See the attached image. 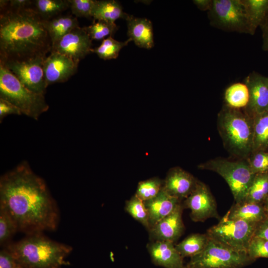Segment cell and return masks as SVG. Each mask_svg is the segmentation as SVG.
I'll return each instance as SVG.
<instances>
[{
	"mask_svg": "<svg viewBox=\"0 0 268 268\" xmlns=\"http://www.w3.org/2000/svg\"><path fill=\"white\" fill-rule=\"evenodd\" d=\"M0 208L26 235L54 231L59 222L58 206L46 184L25 161L0 177Z\"/></svg>",
	"mask_w": 268,
	"mask_h": 268,
	"instance_id": "6da1fadb",
	"label": "cell"
},
{
	"mask_svg": "<svg viewBox=\"0 0 268 268\" xmlns=\"http://www.w3.org/2000/svg\"><path fill=\"white\" fill-rule=\"evenodd\" d=\"M0 11V62L47 57L52 43L32 7Z\"/></svg>",
	"mask_w": 268,
	"mask_h": 268,
	"instance_id": "7a4b0ae2",
	"label": "cell"
},
{
	"mask_svg": "<svg viewBox=\"0 0 268 268\" xmlns=\"http://www.w3.org/2000/svg\"><path fill=\"white\" fill-rule=\"evenodd\" d=\"M6 248L23 268H62L72 250L71 246L46 237L43 233L26 235Z\"/></svg>",
	"mask_w": 268,
	"mask_h": 268,
	"instance_id": "3957f363",
	"label": "cell"
},
{
	"mask_svg": "<svg viewBox=\"0 0 268 268\" xmlns=\"http://www.w3.org/2000/svg\"><path fill=\"white\" fill-rule=\"evenodd\" d=\"M217 127L225 149L240 159L252 152L253 119L243 110L224 104L217 114Z\"/></svg>",
	"mask_w": 268,
	"mask_h": 268,
	"instance_id": "277c9868",
	"label": "cell"
},
{
	"mask_svg": "<svg viewBox=\"0 0 268 268\" xmlns=\"http://www.w3.org/2000/svg\"><path fill=\"white\" fill-rule=\"evenodd\" d=\"M0 98L14 105L22 114L36 120L49 107L44 94L29 89L1 63H0Z\"/></svg>",
	"mask_w": 268,
	"mask_h": 268,
	"instance_id": "5b68a950",
	"label": "cell"
},
{
	"mask_svg": "<svg viewBox=\"0 0 268 268\" xmlns=\"http://www.w3.org/2000/svg\"><path fill=\"white\" fill-rule=\"evenodd\" d=\"M199 168L221 176L228 185L236 202L245 199L255 176L247 159L216 158L200 164Z\"/></svg>",
	"mask_w": 268,
	"mask_h": 268,
	"instance_id": "8992f818",
	"label": "cell"
},
{
	"mask_svg": "<svg viewBox=\"0 0 268 268\" xmlns=\"http://www.w3.org/2000/svg\"><path fill=\"white\" fill-rule=\"evenodd\" d=\"M253 261L247 253L209 238L204 249L191 257L186 266L187 268H241Z\"/></svg>",
	"mask_w": 268,
	"mask_h": 268,
	"instance_id": "52a82bcc",
	"label": "cell"
},
{
	"mask_svg": "<svg viewBox=\"0 0 268 268\" xmlns=\"http://www.w3.org/2000/svg\"><path fill=\"white\" fill-rule=\"evenodd\" d=\"M211 26L221 30L251 34L243 0H212L207 11Z\"/></svg>",
	"mask_w": 268,
	"mask_h": 268,
	"instance_id": "ba28073f",
	"label": "cell"
},
{
	"mask_svg": "<svg viewBox=\"0 0 268 268\" xmlns=\"http://www.w3.org/2000/svg\"><path fill=\"white\" fill-rule=\"evenodd\" d=\"M258 224L225 215L219 223L208 229L210 238L238 251L247 253L249 243Z\"/></svg>",
	"mask_w": 268,
	"mask_h": 268,
	"instance_id": "9c48e42d",
	"label": "cell"
},
{
	"mask_svg": "<svg viewBox=\"0 0 268 268\" xmlns=\"http://www.w3.org/2000/svg\"><path fill=\"white\" fill-rule=\"evenodd\" d=\"M46 57H37L24 61H7L0 62V63L11 71L29 89L45 95L47 85L43 65Z\"/></svg>",
	"mask_w": 268,
	"mask_h": 268,
	"instance_id": "30bf717a",
	"label": "cell"
},
{
	"mask_svg": "<svg viewBox=\"0 0 268 268\" xmlns=\"http://www.w3.org/2000/svg\"><path fill=\"white\" fill-rule=\"evenodd\" d=\"M185 207L191 210V219L203 222L209 218H219L215 201L208 187L199 181L194 191L185 201Z\"/></svg>",
	"mask_w": 268,
	"mask_h": 268,
	"instance_id": "8fae6325",
	"label": "cell"
},
{
	"mask_svg": "<svg viewBox=\"0 0 268 268\" xmlns=\"http://www.w3.org/2000/svg\"><path fill=\"white\" fill-rule=\"evenodd\" d=\"M92 41L83 27H78L53 43L51 51L65 55L79 63L91 53Z\"/></svg>",
	"mask_w": 268,
	"mask_h": 268,
	"instance_id": "7c38bea8",
	"label": "cell"
},
{
	"mask_svg": "<svg viewBox=\"0 0 268 268\" xmlns=\"http://www.w3.org/2000/svg\"><path fill=\"white\" fill-rule=\"evenodd\" d=\"M78 63L60 53L51 51L43 62V70L47 86L68 80L77 70Z\"/></svg>",
	"mask_w": 268,
	"mask_h": 268,
	"instance_id": "4fadbf2b",
	"label": "cell"
},
{
	"mask_svg": "<svg viewBox=\"0 0 268 268\" xmlns=\"http://www.w3.org/2000/svg\"><path fill=\"white\" fill-rule=\"evenodd\" d=\"M244 82L249 91V101L243 110L251 118L268 111V76L253 71Z\"/></svg>",
	"mask_w": 268,
	"mask_h": 268,
	"instance_id": "5bb4252c",
	"label": "cell"
},
{
	"mask_svg": "<svg viewBox=\"0 0 268 268\" xmlns=\"http://www.w3.org/2000/svg\"><path fill=\"white\" fill-rule=\"evenodd\" d=\"M199 180L179 167L170 169L163 184V189L170 195L181 201L194 191Z\"/></svg>",
	"mask_w": 268,
	"mask_h": 268,
	"instance_id": "9a60e30c",
	"label": "cell"
},
{
	"mask_svg": "<svg viewBox=\"0 0 268 268\" xmlns=\"http://www.w3.org/2000/svg\"><path fill=\"white\" fill-rule=\"evenodd\" d=\"M182 206L180 203L170 214L150 229L151 234L157 241L174 242L182 234L184 225L182 220Z\"/></svg>",
	"mask_w": 268,
	"mask_h": 268,
	"instance_id": "2e32d148",
	"label": "cell"
},
{
	"mask_svg": "<svg viewBox=\"0 0 268 268\" xmlns=\"http://www.w3.org/2000/svg\"><path fill=\"white\" fill-rule=\"evenodd\" d=\"M148 251L152 263L164 268H187L183 258L173 242L156 241L149 244Z\"/></svg>",
	"mask_w": 268,
	"mask_h": 268,
	"instance_id": "e0dca14e",
	"label": "cell"
},
{
	"mask_svg": "<svg viewBox=\"0 0 268 268\" xmlns=\"http://www.w3.org/2000/svg\"><path fill=\"white\" fill-rule=\"evenodd\" d=\"M143 202L148 212L150 229L172 212L180 203V200L168 194L162 187L156 196Z\"/></svg>",
	"mask_w": 268,
	"mask_h": 268,
	"instance_id": "ac0fdd59",
	"label": "cell"
},
{
	"mask_svg": "<svg viewBox=\"0 0 268 268\" xmlns=\"http://www.w3.org/2000/svg\"><path fill=\"white\" fill-rule=\"evenodd\" d=\"M126 20L129 38L137 47L149 49L154 46L152 24L149 20L130 15Z\"/></svg>",
	"mask_w": 268,
	"mask_h": 268,
	"instance_id": "d6986e66",
	"label": "cell"
},
{
	"mask_svg": "<svg viewBox=\"0 0 268 268\" xmlns=\"http://www.w3.org/2000/svg\"><path fill=\"white\" fill-rule=\"evenodd\" d=\"M231 218L259 223L268 216L263 203L242 201L236 202L225 214Z\"/></svg>",
	"mask_w": 268,
	"mask_h": 268,
	"instance_id": "ffe728a7",
	"label": "cell"
},
{
	"mask_svg": "<svg viewBox=\"0 0 268 268\" xmlns=\"http://www.w3.org/2000/svg\"><path fill=\"white\" fill-rule=\"evenodd\" d=\"M52 44L73 29L79 27L77 19L71 14H60L48 20H43Z\"/></svg>",
	"mask_w": 268,
	"mask_h": 268,
	"instance_id": "44dd1931",
	"label": "cell"
},
{
	"mask_svg": "<svg viewBox=\"0 0 268 268\" xmlns=\"http://www.w3.org/2000/svg\"><path fill=\"white\" fill-rule=\"evenodd\" d=\"M130 15L125 12L120 2L115 0H96L92 14L95 20L111 22L120 18L126 20Z\"/></svg>",
	"mask_w": 268,
	"mask_h": 268,
	"instance_id": "7402d4cb",
	"label": "cell"
},
{
	"mask_svg": "<svg viewBox=\"0 0 268 268\" xmlns=\"http://www.w3.org/2000/svg\"><path fill=\"white\" fill-rule=\"evenodd\" d=\"M246 6L250 35L255 34L268 17V0H243Z\"/></svg>",
	"mask_w": 268,
	"mask_h": 268,
	"instance_id": "603a6c76",
	"label": "cell"
},
{
	"mask_svg": "<svg viewBox=\"0 0 268 268\" xmlns=\"http://www.w3.org/2000/svg\"><path fill=\"white\" fill-rule=\"evenodd\" d=\"M253 119L252 152L268 151V111L257 115Z\"/></svg>",
	"mask_w": 268,
	"mask_h": 268,
	"instance_id": "cb8c5ba5",
	"label": "cell"
},
{
	"mask_svg": "<svg viewBox=\"0 0 268 268\" xmlns=\"http://www.w3.org/2000/svg\"><path fill=\"white\" fill-rule=\"evenodd\" d=\"M225 104L237 109H244L249 101V91L243 82H236L226 88L224 93Z\"/></svg>",
	"mask_w": 268,
	"mask_h": 268,
	"instance_id": "d4e9b609",
	"label": "cell"
},
{
	"mask_svg": "<svg viewBox=\"0 0 268 268\" xmlns=\"http://www.w3.org/2000/svg\"><path fill=\"white\" fill-rule=\"evenodd\" d=\"M32 8L42 20H48L69 8V3L68 0H34Z\"/></svg>",
	"mask_w": 268,
	"mask_h": 268,
	"instance_id": "484cf974",
	"label": "cell"
},
{
	"mask_svg": "<svg viewBox=\"0 0 268 268\" xmlns=\"http://www.w3.org/2000/svg\"><path fill=\"white\" fill-rule=\"evenodd\" d=\"M209 239L206 233L193 234L178 244L175 247L183 258H191L198 255L204 249Z\"/></svg>",
	"mask_w": 268,
	"mask_h": 268,
	"instance_id": "4316f807",
	"label": "cell"
},
{
	"mask_svg": "<svg viewBox=\"0 0 268 268\" xmlns=\"http://www.w3.org/2000/svg\"><path fill=\"white\" fill-rule=\"evenodd\" d=\"M268 196V172L256 174L244 200L263 203Z\"/></svg>",
	"mask_w": 268,
	"mask_h": 268,
	"instance_id": "83f0119b",
	"label": "cell"
},
{
	"mask_svg": "<svg viewBox=\"0 0 268 268\" xmlns=\"http://www.w3.org/2000/svg\"><path fill=\"white\" fill-rule=\"evenodd\" d=\"M132 41L130 38L124 42L119 41L110 36L103 40L97 47L92 49L91 53L96 54L99 58L109 60L116 59L123 48Z\"/></svg>",
	"mask_w": 268,
	"mask_h": 268,
	"instance_id": "f1b7e54d",
	"label": "cell"
},
{
	"mask_svg": "<svg viewBox=\"0 0 268 268\" xmlns=\"http://www.w3.org/2000/svg\"><path fill=\"white\" fill-rule=\"evenodd\" d=\"M83 28L92 40H100L105 39L107 36H113L119 27L115 22L96 20Z\"/></svg>",
	"mask_w": 268,
	"mask_h": 268,
	"instance_id": "f546056e",
	"label": "cell"
},
{
	"mask_svg": "<svg viewBox=\"0 0 268 268\" xmlns=\"http://www.w3.org/2000/svg\"><path fill=\"white\" fill-rule=\"evenodd\" d=\"M19 231L17 225L10 215L0 208V245L6 247L12 236Z\"/></svg>",
	"mask_w": 268,
	"mask_h": 268,
	"instance_id": "4dcf8cb0",
	"label": "cell"
},
{
	"mask_svg": "<svg viewBox=\"0 0 268 268\" xmlns=\"http://www.w3.org/2000/svg\"><path fill=\"white\" fill-rule=\"evenodd\" d=\"M163 182L158 178H152L140 182L135 196L143 201L149 200L157 195L163 187Z\"/></svg>",
	"mask_w": 268,
	"mask_h": 268,
	"instance_id": "1f68e13d",
	"label": "cell"
},
{
	"mask_svg": "<svg viewBox=\"0 0 268 268\" xmlns=\"http://www.w3.org/2000/svg\"><path fill=\"white\" fill-rule=\"evenodd\" d=\"M126 210L147 229H150L148 214L144 202L135 195L127 201Z\"/></svg>",
	"mask_w": 268,
	"mask_h": 268,
	"instance_id": "d6a6232c",
	"label": "cell"
},
{
	"mask_svg": "<svg viewBox=\"0 0 268 268\" xmlns=\"http://www.w3.org/2000/svg\"><path fill=\"white\" fill-rule=\"evenodd\" d=\"M96 0H68L69 8L77 17L91 18Z\"/></svg>",
	"mask_w": 268,
	"mask_h": 268,
	"instance_id": "836d02e7",
	"label": "cell"
},
{
	"mask_svg": "<svg viewBox=\"0 0 268 268\" xmlns=\"http://www.w3.org/2000/svg\"><path fill=\"white\" fill-rule=\"evenodd\" d=\"M247 254L254 261L259 258H268V240L254 236L249 243Z\"/></svg>",
	"mask_w": 268,
	"mask_h": 268,
	"instance_id": "e575fe53",
	"label": "cell"
},
{
	"mask_svg": "<svg viewBox=\"0 0 268 268\" xmlns=\"http://www.w3.org/2000/svg\"><path fill=\"white\" fill-rule=\"evenodd\" d=\"M247 160L255 175L268 172V151L253 152Z\"/></svg>",
	"mask_w": 268,
	"mask_h": 268,
	"instance_id": "d590c367",
	"label": "cell"
},
{
	"mask_svg": "<svg viewBox=\"0 0 268 268\" xmlns=\"http://www.w3.org/2000/svg\"><path fill=\"white\" fill-rule=\"evenodd\" d=\"M33 0H0V9H22L31 7Z\"/></svg>",
	"mask_w": 268,
	"mask_h": 268,
	"instance_id": "8d00e7d4",
	"label": "cell"
},
{
	"mask_svg": "<svg viewBox=\"0 0 268 268\" xmlns=\"http://www.w3.org/2000/svg\"><path fill=\"white\" fill-rule=\"evenodd\" d=\"M21 268L11 253L5 248L0 251V268Z\"/></svg>",
	"mask_w": 268,
	"mask_h": 268,
	"instance_id": "74e56055",
	"label": "cell"
},
{
	"mask_svg": "<svg viewBox=\"0 0 268 268\" xmlns=\"http://www.w3.org/2000/svg\"><path fill=\"white\" fill-rule=\"evenodd\" d=\"M21 115L20 110L9 102L0 98V121L8 115Z\"/></svg>",
	"mask_w": 268,
	"mask_h": 268,
	"instance_id": "f35d334b",
	"label": "cell"
},
{
	"mask_svg": "<svg viewBox=\"0 0 268 268\" xmlns=\"http://www.w3.org/2000/svg\"><path fill=\"white\" fill-rule=\"evenodd\" d=\"M254 236L268 240V216L257 224Z\"/></svg>",
	"mask_w": 268,
	"mask_h": 268,
	"instance_id": "ab89813d",
	"label": "cell"
},
{
	"mask_svg": "<svg viewBox=\"0 0 268 268\" xmlns=\"http://www.w3.org/2000/svg\"><path fill=\"white\" fill-rule=\"evenodd\" d=\"M260 28L262 31V49L268 53V17Z\"/></svg>",
	"mask_w": 268,
	"mask_h": 268,
	"instance_id": "60d3db41",
	"label": "cell"
},
{
	"mask_svg": "<svg viewBox=\"0 0 268 268\" xmlns=\"http://www.w3.org/2000/svg\"><path fill=\"white\" fill-rule=\"evenodd\" d=\"M212 0H194L193 3L201 10L208 11L211 7Z\"/></svg>",
	"mask_w": 268,
	"mask_h": 268,
	"instance_id": "b9f144b4",
	"label": "cell"
},
{
	"mask_svg": "<svg viewBox=\"0 0 268 268\" xmlns=\"http://www.w3.org/2000/svg\"><path fill=\"white\" fill-rule=\"evenodd\" d=\"M264 208L265 209V210L267 212V214L268 216V196L267 197V198L265 199V201H264L263 203Z\"/></svg>",
	"mask_w": 268,
	"mask_h": 268,
	"instance_id": "7bdbcfd3",
	"label": "cell"
},
{
	"mask_svg": "<svg viewBox=\"0 0 268 268\" xmlns=\"http://www.w3.org/2000/svg\"></svg>",
	"mask_w": 268,
	"mask_h": 268,
	"instance_id": "ee69618b",
	"label": "cell"
}]
</instances>
